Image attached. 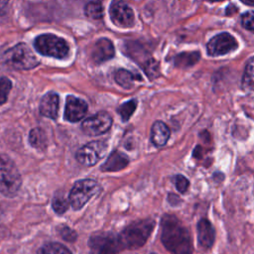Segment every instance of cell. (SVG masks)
Wrapping results in <instances>:
<instances>
[{"mask_svg": "<svg viewBox=\"0 0 254 254\" xmlns=\"http://www.w3.org/2000/svg\"><path fill=\"white\" fill-rule=\"evenodd\" d=\"M35 49L42 55L57 59H64L68 54L66 42L53 34H43L38 36L34 42Z\"/></svg>", "mask_w": 254, "mask_h": 254, "instance_id": "obj_5", "label": "cell"}, {"mask_svg": "<svg viewBox=\"0 0 254 254\" xmlns=\"http://www.w3.org/2000/svg\"><path fill=\"white\" fill-rule=\"evenodd\" d=\"M109 15L111 21L119 27H131L134 23V13L126 0H113L110 4Z\"/></svg>", "mask_w": 254, "mask_h": 254, "instance_id": "obj_11", "label": "cell"}, {"mask_svg": "<svg viewBox=\"0 0 254 254\" xmlns=\"http://www.w3.org/2000/svg\"><path fill=\"white\" fill-rule=\"evenodd\" d=\"M235 12H237V8L234 6V5H229L227 6L226 10H225V14L226 15H232L234 14Z\"/></svg>", "mask_w": 254, "mask_h": 254, "instance_id": "obj_31", "label": "cell"}, {"mask_svg": "<svg viewBox=\"0 0 254 254\" xmlns=\"http://www.w3.org/2000/svg\"><path fill=\"white\" fill-rule=\"evenodd\" d=\"M237 48L238 43L236 39L231 34L226 32L217 34L216 36L211 38L206 45L207 54L211 57L226 55L230 52L235 51Z\"/></svg>", "mask_w": 254, "mask_h": 254, "instance_id": "obj_9", "label": "cell"}, {"mask_svg": "<svg viewBox=\"0 0 254 254\" xmlns=\"http://www.w3.org/2000/svg\"><path fill=\"white\" fill-rule=\"evenodd\" d=\"M107 148V143L105 141H92L79 148L75 157L81 165L91 167L105 156Z\"/></svg>", "mask_w": 254, "mask_h": 254, "instance_id": "obj_8", "label": "cell"}, {"mask_svg": "<svg viewBox=\"0 0 254 254\" xmlns=\"http://www.w3.org/2000/svg\"><path fill=\"white\" fill-rule=\"evenodd\" d=\"M241 85L244 91L254 90V57H251L246 62Z\"/></svg>", "mask_w": 254, "mask_h": 254, "instance_id": "obj_19", "label": "cell"}, {"mask_svg": "<svg viewBox=\"0 0 254 254\" xmlns=\"http://www.w3.org/2000/svg\"><path fill=\"white\" fill-rule=\"evenodd\" d=\"M241 24L246 30L254 31V10H249L242 14Z\"/></svg>", "mask_w": 254, "mask_h": 254, "instance_id": "obj_28", "label": "cell"}, {"mask_svg": "<svg viewBox=\"0 0 254 254\" xmlns=\"http://www.w3.org/2000/svg\"><path fill=\"white\" fill-rule=\"evenodd\" d=\"M99 190L100 186L94 180L85 179L75 182L68 194L70 205L74 210H79Z\"/></svg>", "mask_w": 254, "mask_h": 254, "instance_id": "obj_6", "label": "cell"}, {"mask_svg": "<svg viewBox=\"0 0 254 254\" xmlns=\"http://www.w3.org/2000/svg\"><path fill=\"white\" fill-rule=\"evenodd\" d=\"M70 204V201H69V198H66L64 197L63 194L59 195V194H56L53 201H52V206H53V209L59 213V214H63L64 213L68 206Z\"/></svg>", "mask_w": 254, "mask_h": 254, "instance_id": "obj_25", "label": "cell"}, {"mask_svg": "<svg viewBox=\"0 0 254 254\" xmlns=\"http://www.w3.org/2000/svg\"><path fill=\"white\" fill-rule=\"evenodd\" d=\"M22 186L21 175L14 162L0 154V192L7 197L15 196Z\"/></svg>", "mask_w": 254, "mask_h": 254, "instance_id": "obj_3", "label": "cell"}, {"mask_svg": "<svg viewBox=\"0 0 254 254\" xmlns=\"http://www.w3.org/2000/svg\"><path fill=\"white\" fill-rule=\"evenodd\" d=\"M137 107V100L136 99H131L128 100L126 102H124L123 104H121L118 108V113L122 119V121L126 122L130 119V117L132 116V114L134 113V111L136 110Z\"/></svg>", "mask_w": 254, "mask_h": 254, "instance_id": "obj_24", "label": "cell"}, {"mask_svg": "<svg viewBox=\"0 0 254 254\" xmlns=\"http://www.w3.org/2000/svg\"><path fill=\"white\" fill-rule=\"evenodd\" d=\"M243 4L248 6H254V0H240Z\"/></svg>", "mask_w": 254, "mask_h": 254, "instance_id": "obj_33", "label": "cell"}, {"mask_svg": "<svg viewBox=\"0 0 254 254\" xmlns=\"http://www.w3.org/2000/svg\"><path fill=\"white\" fill-rule=\"evenodd\" d=\"M84 13L88 18L100 19L103 16V6L99 1H90L86 4Z\"/></svg>", "mask_w": 254, "mask_h": 254, "instance_id": "obj_23", "label": "cell"}, {"mask_svg": "<svg viewBox=\"0 0 254 254\" xmlns=\"http://www.w3.org/2000/svg\"><path fill=\"white\" fill-rule=\"evenodd\" d=\"M129 164L128 157L120 151H113L100 169L102 172H118L126 168Z\"/></svg>", "mask_w": 254, "mask_h": 254, "instance_id": "obj_16", "label": "cell"}, {"mask_svg": "<svg viewBox=\"0 0 254 254\" xmlns=\"http://www.w3.org/2000/svg\"><path fill=\"white\" fill-rule=\"evenodd\" d=\"M59 95L55 92H48L40 102V112L43 116L56 119L59 112Z\"/></svg>", "mask_w": 254, "mask_h": 254, "instance_id": "obj_15", "label": "cell"}, {"mask_svg": "<svg viewBox=\"0 0 254 254\" xmlns=\"http://www.w3.org/2000/svg\"><path fill=\"white\" fill-rule=\"evenodd\" d=\"M174 183L179 192L185 193L190 187V181L183 175H176L174 177Z\"/></svg>", "mask_w": 254, "mask_h": 254, "instance_id": "obj_27", "label": "cell"}, {"mask_svg": "<svg viewBox=\"0 0 254 254\" xmlns=\"http://www.w3.org/2000/svg\"><path fill=\"white\" fill-rule=\"evenodd\" d=\"M89 254H116L121 251L118 237L112 232H97L88 240Z\"/></svg>", "mask_w": 254, "mask_h": 254, "instance_id": "obj_7", "label": "cell"}, {"mask_svg": "<svg viewBox=\"0 0 254 254\" xmlns=\"http://www.w3.org/2000/svg\"><path fill=\"white\" fill-rule=\"evenodd\" d=\"M29 142L33 148L44 151L48 145V137L46 132L39 127L33 128L29 133Z\"/></svg>", "mask_w": 254, "mask_h": 254, "instance_id": "obj_18", "label": "cell"}, {"mask_svg": "<svg viewBox=\"0 0 254 254\" xmlns=\"http://www.w3.org/2000/svg\"><path fill=\"white\" fill-rule=\"evenodd\" d=\"M161 240L171 254H192L193 245L189 229L173 214H165L161 220Z\"/></svg>", "mask_w": 254, "mask_h": 254, "instance_id": "obj_1", "label": "cell"}, {"mask_svg": "<svg viewBox=\"0 0 254 254\" xmlns=\"http://www.w3.org/2000/svg\"><path fill=\"white\" fill-rule=\"evenodd\" d=\"M151 254H156V253H151Z\"/></svg>", "mask_w": 254, "mask_h": 254, "instance_id": "obj_35", "label": "cell"}, {"mask_svg": "<svg viewBox=\"0 0 254 254\" xmlns=\"http://www.w3.org/2000/svg\"><path fill=\"white\" fill-rule=\"evenodd\" d=\"M115 81L124 88H130L133 84V81L140 78V76L135 75L131 71L123 68H119L114 75Z\"/></svg>", "mask_w": 254, "mask_h": 254, "instance_id": "obj_21", "label": "cell"}, {"mask_svg": "<svg viewBox=\"0 0 254 254\" xmlns=\"http://www.w3.org/2000/svg\"><path fill=\"white\" fill-rule=\"evenodd\" d=\"M87 112V104L84 100L75 97L73 95H68L66 97L65 108H64V118L69 122H77L81 120Z\"/></svg>", "mask_w": 254, "mask_h": 254, "instance_id": "obj_12", "label": "cell"}, {"mask_svg": "<svg viewBox=\"0 0 254 254\" xmlns=\"http://www.w3.org/2000/svg\"><path fill=\"white\" fill-rule=\"evenodd\" d=\"M144 69H145L146 74H147L151 79L154 78V77H156V76H158V74H159L158 63L155 62L154 60L148 61V62L146 63V64H145Z\"/></svg>", "mask_w": 254, "mask_h": 254, "instance_id": "obj_29", "label": "cell"}, {"mask_svg": "<svg viewBox=\"0 0 254 254\" xmlns=\"http://www.w3.org/2000/svg\"><path fill=\"white\" fill-rule=\"evenodd\" d=\"M197 240L204 250H209L214 244L215 230L207 218H201L197 222Z\"/></svg>", "mask_w": 254, "mask_h": 254, "instance_id": "obj_13", "label": "cell"}, {"mask_svg": "<svg viewBox=\"0 0 254 254\" xmlns=\"http://www.w3.org/2000/svg\"><path fill=\"white\" fill-rule=\"evenodd\" d=\"M114 54L115 51L112 42L106 38H102L97 40L93 45L91 51V58L95 63L101 64L112 59L114 57Z\"/></svg>", "mask_w": 254, "mask_h": 254, "instance_id": "obj_14", "label": "cell"}, {"mask_svg": "<svg viewBox=\"0 0 254 254\" xmlns=\"http://www.w3.org/2000/svg\"><path fill=\"white\" fill-rule=\"evenodd\" d=\"M4 61L15 69H31L39 64V61L26 44H18L4 54Z\"/></svg>", "mask_w": 254, "mask_h": 254, "instance_id": "obj_4", "label": "cell"}, {"mask_svg": "<svg viewBox=\"0 0 254 254\" xmlns=\"http://www.w3.org/2000/svg\"><path fill=\"white\" fill-rule=\"evenodd\" d=\"M199 58H200V55L197 52L182 53L176 57L175 64L176 66H179V67H188L196 64Z\"/></svg>", "mask_w": 254, "mask_h": 254, "instance_id": "obj_20", "label": "cell"}, {"mask_svg": "<svg viewBox=\"0 0 254 254\" xmlns=\"http://www.w3.org/2000/svg\"><path fill=\"white\" fill-rule=\"evenodd\" d=\"M210 1H221V0H210Z\"/></svg>", "mask_w": 254, "mask_h": 254, "instance_id": "obj_34", "label": "cell"}, {"mask_svg": "<svg viewBox=\"0 0 254 254\" xmlns=\"http://www.w3.org/2000/svg\"><path fill=\"white\" fill-rule=\"evenodd\" d=\"M9 0H0V14H2L4 12V10L7 7Z\"/></svg>", "mask_w": 254, "mask_h": 254, "instance_id": "obj_32", "label": "cell"}, {"mask_svg": "<svg viewBox=\"0 0 254 254\" xmlns=\"http://www.w3.org/2000/svg\"><path fill=\"white\" fill-rule=\"evenodd\" d=\"M59 231H60V235L63 237V239L69 241V242H73L77 237L76 232H74L68 226H63L59 229Z\"/></svg>", "mask_w": 254, "mask_h": 254, "instance_id": "obj_30", "label": "cell"}, {"mask_svg": "<svg viewBox=\"0 0 254 254\" xmlns=\"http://www.w3.org/2000/svg\"><path fill=\"white\" fill-rule=\"evenodd\" d=\"M171 135L170 128L163 121H155L151 128V141L156 147H162L167 144Z\"/></svg>", "mask_w": 254, "mask_h": 254, "instance_id": "obj_17", "label": "cell"}, {"mask_svg": "<svg viewBox=\"0 0 254 254\" xmlns=\"http://www.w3.org/2000/svg\"><path fill=\"white\" fill-rule=\"evenodd\" d=\"M36 254H71L70 251L60 243H48L38 250Z\"/></svg>", "mask_w": 254, "mask_h": 254, "instance_id": "obj_22", "label": "cell"}, {"mask_svg": "<svg viewBox=\"0 0 254 254\" xmlns=\"http://www.w3.org/2000/svg\"><path fill=\"white\" fill-rule=\"evenodd\" d=\"M112 125V118L109 113L100 111L81 123V129L88 136H99L106 133Z\"/></svg>", "mask_w": 254, "mask_h": 254, "instance_id": "obj_10", "label": "cell"}, {"mask_svg": "<svg viewBox=\"0 0 254 254\" xmlns=\"http://www.w3.org/2000/svg\"><path fill=\"white\" fill-rule=\"evenodd\" d=\"M155 227V220L146 218L136 220L126 226L118 235V242L121 250L137 249L142 247Z\"/></svg>", "mask_w": 254, "mask_h": 254, "instance_id": "obj_2", "label": "cell"}, {"mask_svg": "<svg viewBox=\"0 0 254 254\" xmlns=\"http://www.w3.org/2000/svg\"><path fill=\"white\" fill-rule=\"evenodd\" d=\"M12 88V82L7 77H0V104L7 101L9 92Z\"/></svg>", "mask_w": 254, "mask_h": 254, "instance_id": "obj_26", "label": "cell"}]
</instances>
